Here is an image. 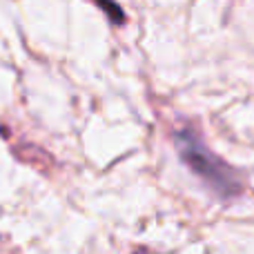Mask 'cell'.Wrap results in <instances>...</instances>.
I'll return each mask as SVG.
<instances>
[{
    "mask_svg": "<svg viewBox=\"0 0 254 254\" xmlns=\"http://www.w3.org/2000/svg\"><path fill=\"white\" fill-rule=\"evenodd\" d=\"M96 2H98V7H101V9H105L107 16H112V20H114L116 25H121V22L125 20V13L116 7L114 0H96Z\"/></svg>",
    "mask_w": 254,
    "mask_h": 254,
    "instance_id": "cell-2",
    "label": "cell"
},
{
    "mask_svg": "<svg viewBox=\"0 0 254 254\" xmlns=\"http://www.w3.org/2000/svg\"><path fill=\"white\" fill-rule=\"evenodd\" d=\"M176 145H179V154L188 163V167L194 174L201 176L210 188H214L223 196H232L234 192H239L241 185H239L234 172L205 147L201 136H196L192 129H181L176 134Z\"/></svg>",
    "mask_w": 254,
    "mask_h": 254,
    "instance_id": "cell-1",
    "label": "cell"
}]
</instances>
